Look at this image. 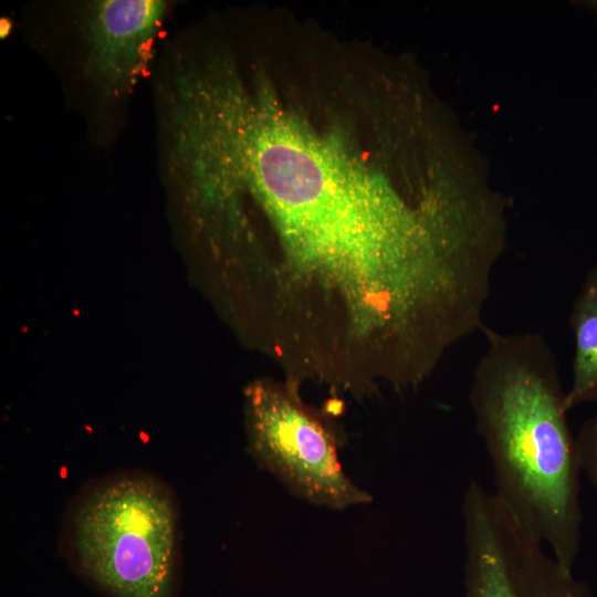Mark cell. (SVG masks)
Listing matches in <instances>:
<instances>
[{"mask_svg": "<svg viewBox=\"0 0 597 597\" xmlns=\"http://www.w3.org/2000/svg\"><path fill=\"white\" fill-rule=\"evenodd\" d=\"M12 30V21L7 17H2L0 20V35L1 39H6Z\"/></svg>", "mask_w": 597, "mask_h": 597, "instance_id": "obj_8", "label": "cell"}, {"mask_svg": "<svg viewBox=\"0 0 597 597\" xmlns=\"http://www.w3.org/2000/svg\"><path fill=\"white\" fill-rule=\"evenodd\" d=\"M245 423L252 459L291 494L332 510L369 503V493L342 465V439L334 426L290 387L253 384L247 391Z\"/></svg>", "mask_w": 597, "mask_h": 597, "instance_id": "obj_4", "label": "cell"}, {"mask_svg": "<svg viewBox=\"0 0 597 597\" xmlns=\"http://www.w3.org/2000/svg\"><path fill=\"white\" fill-rule=\"evenodd\" d=\"M574 336L572 383L566 390L568 410L597 404V261L587 271L569 316Z\"/></svg>", "mask_w": 597, "mask_h": 597, "instance_id": "obj_6", "label": "cell"}, {"mask_svg": "<svg viewBox=\"0 0 597 597\" xmlns=\"http://www.w3.org/2000/svg\"><path fill=\"white\" fill-rule=\"evenodd\" d=\"M576 440L582 472L597 490V413L582 425Z\"/></svg>", "mask_w": 597, "mask_h": 597, "instance_id": "obj_7", "label": "cell"}, {"mask_svg": "<svg viewBox=\"0 0 597 597\" xmlns=\"http://www.w3.org/2000/svg\"><path fill=\"white\" fill-rule=\"evenodd\" d=\"M168 2L90 0L66 4L60 65L93 134L108 140L137 84L154 71Z\"/></svg>", "mask_w": 597, "mask_h": 597, "instance_id": "obj_3", "label": "cell"}, {"mask_svg": "<svg viewBox=\"0 0 597 597\" xmlns=\"http://www.w3.org/2000/svg\"><path fill=\"white\" fill-rule=\"evenodd\" d=\"M60 547L73 569L107 597H177L181 531L176 494L143 470L92 480L66 509Z\"/></svg>", "mask_w": 597, "mask_h": 597, "instance_id": "obj_2", "label": "cell"}, {"mask_svg": "<svg viewBox=\"0 0 597 597\" xmlns=\"http://www.w3.org/2000/svg\"><path fill=\"white\" fill-rule=\"evenodd\" d=\"M472 377L475 429L493 469L496 498L567 569L580 549V463L558 362L535 332L499 333Z\"/></svg>", "mask_w": 597, "mask_h": 597, "instance_id": "obj_1", "label": "cell"}, {"mask_svg": "<svg viewBox=\"0 0 597 597\" xmlns=\"http://www.w3.org/2000/svg\"><path fill=\"white\" fill-rule=\"evenodd\" d=\"M465 597H591L510 510L478 481L462 501Z\"/></svg>", "mask_w": 597, "mask_h": 597, "instance_id": "obj_5", "label": "cell"}]
</instances>
